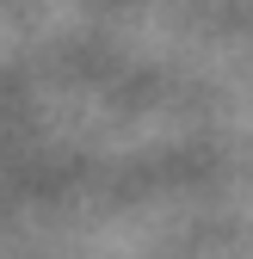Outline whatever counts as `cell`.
I'll return each mask as SVG.
<instances>
[]
</instances>
